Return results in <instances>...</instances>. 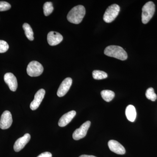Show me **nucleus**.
<instances>
[{
  "label": "nucleus",
  "mask_w": 157,
  "mask_h": 157,
  "mask_svg": "<svg viewBox=\"0 0 157 157\" xmlns=\"http://www.w3.org/2000/svg\"><path fill=\"white\" fill-rule=\"evenodd\" d=\"M86 14L84 7L81 5L75 6L68 13V21L75 24H78L82 21Z\"/></svg>",
  "instance_id": "obj_1"
},
{
  "label": "nucleus",
  "mask_w": 157,
  "mask_h": 157,
  "mask_svg": "<svg viewBox=\"0 0 157 157\" xmlns=\"http://www.w3.org/2000/svg\"><path fill=\"white\" fill-rule=\"evenodd\" d=\"M104 53L106 56L121 60H125L128 58V54L122 47L117 45H109L104 50Z\"/></svg>",
  "instance_id": "obj_2"
},
{
  "label": "nucleus",
  "mask_w": 157,
  "mask_h": 157,
  "mask_svg": "<svg viewBox=\"0 0 157 157\" xmlns=\"http://www.w3.org/2000/svg\"><path fill=\"white\" fill-rule=\"evenodd\" d=\"M142 21L146 24L151 19L155 12V5L152 2L146 3L142 8Z\"/></svg>",
  "instance_id": "obj_3"
},
{
  "label": "nucleus",
  "mask_w": 157,
  "mask_h": 157,
  "mask_svg": "<svg viewBox=\"0 0 157 157\" xmlns=\"http://www.w3.org/2000/svg\"><path fill=\"white\" fill-rule=\"evenodd\" d=\"M120 11L118 5L113 4L109 6L107 9L104 15L103 19L106 23L112 22L116 18Z\"/></svg>",
  "instance_id": "obj_4"
},
{
  "label": "nucleus",
  "mask_w": 157,
  "mask_h": 157,
  "mask_svg": "<svg viewBox=\"0 0 157 157\" xmlns=\"http://www.w3.org/2000/svg\"><path fill=\"white\" fill-rule=\"evenodd\" d=\"M43 66L39 62L33 61L29 64L27 73L31 77H36L41 75L43 72Z\"/></svg>",
  "instance_id": "obj_5"
},
{
  "label": "nucleus",
  "mask_w": 157,
  "mask_h": 157,
  "mask_svg": "<svg viewBox=\"0 0 157 157\" xmlns=\"http://www.w3.org/2000/svg\"><path fill=\"white\" fill-rule=\"evenodd\" d=\"M90 124V121H87L82 124L80 128L76 129L73 134V139L75 140H78L85 137Z\"/></svg>",
  "instance_id": "obj_6"
},
{
  "label": "nucleus",
  "mask_w": 157,
  "mask_h": 157,
  "mask_svg": "<svg viewBox=\"0 0 157 157\" xmlns=\"http://www.w3.org/2000/svg\"><path fill=\"white\" fill-rule=\"evenodd\" d=\"M12 117L11 112L6 110L1 116L0 119V128L3 130L9 128L12 124Z\"/></svg>",
  "instance_id": "obj_7"
},
{
  "label": "nucleus",
  "mask_w": 157,
  "mask_h": 157,
  "mask_svg": "<svg viewBox=\"0 0 157 157\" xmlns=\"http://www.w3.org/2000/svg\"><path fill=\"white\" fill-rule=\"evenodd\" d=\"M45 90L43 89H41L37 92L34 97L33 101L31 102L30 105L32 110H35L38 109L45 97Z\"/></svg>",
  "instance_id": "obj_8"
},
{
  "label": "nucleus",
  "mask_w": 157,
  "mask_h": 157,
  "mask_svg": "<svg viewBox=\"0 0 157 157\" xmlns=\"http://www.w3.org/2000/svg\"><path fill=\"white\" fill-rule=\"evenodd\" d=\"M72 82L73 80L72 78L70 77L65 78L62 82L57 93V94L58 97H63L67 94L72 85Z\"/></svg>",
  "instance_id": "obj_9"
},
{
  "label": "nucleus",
  "mask_w": 157,
  "mask_h": 157,
  "mask_svg": "<svg viewBox=\"0 0 157 157\" xmlns=\"http://www.w3.org/2000/svg\"><path fill=\"white\" fill-rule=\"evenodd\" d=\"M4 80L11 90L15 91L17 87V78L12 73H7L4 76Z\"/></svg>",
  "instance_id": "obj_10"
},
{
  "label": "nucleus",
  "mask_w": 157,
  "mask_h": 157,
  "mask_svg": "<svg viewBox=\"0 0 157 157\" xmlns=\"http://www.w3.org/2000/svg\"><path fill=\"white\" fill-rule=\"evenodd\" d=\"M31 139L30 135L25 134L23 137H20L14 143V151L18 152L22 149L25 145L28 143Z\"/></svg>",
  "instance_id": "obj_11"
},
{
  "label": "nucleus",
  "mask_w": 157,
  "mask_h": 157,
  "mask_svg": "<svg viewBox=\"0 0 157 157\" xmlns=\"http://www.w3.org/2000/svg\"><path fill=\"white\" fill-rule=\"evenodd\" d=\"M108 145L109 149L116 154L124 155L126 151L124 147L116 140H109Z\"/></svg>",
  "instance_id": "obj_12"
},
{
  "label": "nucleus",
  "mask_w": 157,
  "mask_h": 157,
  "mask_svg": "<svg viewBox=\"0 0 157 157\" xmlns=\"http://www.w3.org/2000/svg\"><path fill=\"white\" fill-rule=\"evenodd\" d=\"M63 40V36L57 32H49L47 36V41L49 45L52 46L58 45Z\"/></svg>",
  "instance_id": "obj_13"
},
{
  "label": "nucleus",
  "mask_w": 157,
  "mask_h": 157,
  "mask_svg": "<svg viewBox=\"0 0 157 157\" xmlns=\"http://www.w3.org/2000/svg\"><path fill=\"white\" fill-rule=\"evenodd\" d=\"M76 115V112L72 110L64 114L59 121V126L64 127L68 124Z\"/></svg>",
  "instance_id": "obj_14"
},
{
  "label": "nucleus",
  "mask_w": 157,
  "mask_h": 157,
  "mask_svg": "<svg viewBox=\"0 0 157 157\" xmlns=\"http://www.w3.org/2000/svg\"><path fill=\"white\" fill-rule=\"evenodd\" d=\"M125 114L128 120L131 122L135 121L137 116V113L135 107L129 105L126 108Z\"/></svg>",
  "instance_id": "obj_15"
},
{
  "label": "nucleus",
  "mask_w": 157,
  "mask_h": 157,
  "mask_svg": "<svg viewBox=\"0 0 157 157\" xmlns=\"http://www.w3.org/2000/svg\"><path fill=\"white\" fill-rule=\"evenodd\" d=\"M102 98L106 102H110L112 101L115 96V94L113 91L109 90H104L101 92Z\"/></svg>",
  "instance_id": "obj_16"
},
{
  "label": "nucleus",
  "mask_w": 157,
  "mask_h": 157,
  "mask_svg": "<svg viewBox=\"0 0 157 157\" xmlns=\"http://www.w3.org/2000/svg\"><path fill=\"white\" fill-rule=\"evenodd\" d=\"M23 28L24 30L27 38L30 41H33L34 39L33 32L29 25L28 23L24 24L23 25Z\"/></svg>",
  "instance_id": "obj_17"
},
{
  "label": "nucleus",
  "mask_w": 157,
  "mask_h": 157,
  "mask_svg": "<svg viewBox=\"0 0 157 157\" xmlns=\"http://www.w3.org/2000/svg\"><path fill=\"white\" fill-rule=\"evenodd\" d=\"M92 75L93 78L98 80L107 78L108 76L107 73L105 72L98 70H94L93 72Z\"/></svg>",
  "instance_id": "obj_18"
},
{
  "label": "nucleus",
  "mask_w": 157,
  "mask_h": 157,
  "mask_svg": "<svg viewBox=\"0 0 157 157\" xmlns=\"http://www.w3.org/2000/svg\"><path fill=\"white\" fill-rule=\"evenodd\" d=\"M53 9L52 3L51 2L45 3L43 6V11L45 16H47L50 15L53 11Z\"/></svg>",
  "instance_id": "obj_19"
},
{
  "label": "nucleus",
  "mask_w": 157,
  "mask_h": 157,
  "mask_svg": "<svg viewBox=\"0 0 157 157\" xmlns=\"http://www.w3.org/2000/svg\"><path fill=\"white\" fill-rule=\"evenodd\" d=\"M145 95H146V98L148 100L152 101H155L156 100L157 98V95L155 93L154 90L153 88L150 87L147 89L146 90Z\"/></svg>",
  "instance_id": "obj_20"
},
{
  "label": "nucleus",
  "mask_w": 157,
  "mask_h": 157,
  "mask_svg": "<svg viewBox=\"0 0 157 157\" xmlns=\"http://www.w3.org/2000/svg\"><path fill=\"white\" fill-rule=\"evenodd\" d=\"M9 45L8 43L4 40H0V53H4L8 51Z\"/></svg>",
  "instance_id": "obj_21"
},
{
  "label": "nucleus",
  "mask_w": 157,
  "mask_h": 157,
  "mask_svg": "<svg viewBox=\"0 0 157 157\" xmlns=\"http://www.w3.org/2000/svg\"><path fill=\"white\" fill-rule=\"evenodd\" d=\"M11 6L6 2H0V11H6L11 9Z\"/></svg>",
  "instance_id": "obj_22"
},
{
  "label": "nucleus",
  "mask_w": 157,
  "mask_h": 157,
  "mask_svg": "<svg viewBox=\"0 0 157 157\" xmlns=\"http://www.w3.org/2000/svg\"><path fill=\"white\" fill-rule=\"evenodd\" d=\"M37 157H52V155L49 152H45L39 155Z\"/></svg>",
  "instance_id": "obj_23"
},
{
  "label": "nucleus",
  "mask_w": 157,
  "mask_h": 157,
  "mask_svg": "<svg viewBox=\"0 0 157 157\" xmlns=\"http://www.w3.org/2000/svg\"><path fill=\"white\" fill-rule=\"evenodd\" d=\"M79 157H97L93 155H82Z\"/></svg>",
  "instance_id": "obj_24"
}]
</instances>
